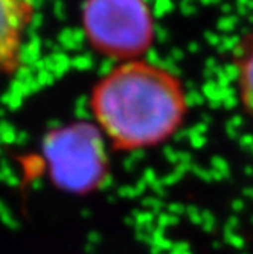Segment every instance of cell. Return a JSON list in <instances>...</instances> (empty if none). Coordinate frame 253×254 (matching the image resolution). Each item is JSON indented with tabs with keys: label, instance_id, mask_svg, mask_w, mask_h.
<instances>
[{
	"label": "cell",
	"instance_id": "1",
	"mask_svg": "<svg viewBox=\"0 0 253 254\" xmlns=\"http://www.w3.org/2000/svg\"><path fill=\"white\" fill-rule=\"evenodd\" d=\"M88 107L111 149L134 152L171 140L186 121L189 102L185 85L169 68L133 60L95 82Z\"/></svg>",
	"mask_w": 253,
	"mask_h": 254
},
{
	"label": "cell",
	"instance_id": "2",
	"mask_svg": "<svg viewBox=\"0 0 253 254\" xmlns=\"http://www.w3.org/2000/svg\"><path fill=\"white\" fill-rule=\"evenodd\" d=\"M43 166L57 189L78 196L95 193L110 177L107 142L95 124L55 128L43 138Z\"/></svg>",
	"mask_w": 253,
	"mask_h": 254
},
{
	"label": "cell",
	"instance_id": "3",
	"mask_svg": "<svg viewBox=\"0 0 253 254\" xmlns=\"http://www.w3.org/2000/svg\"><path fill=\"white\" fill-rule=\"evenodd\" d=\"M81 25L91 49L119 63L144 57L156 37L147 0H85Z\"/></svg>",
	"mask_w": 253,
	"mask_h": 254
},
{
	"label": "cell",
	"instance_id": "4",
	"mask_svg": "<svg viewBox=\"0 0 253 254\" xmlns=\"http://www.w3.org/2000/svg\"><path fill=\"white\" fill-rule=\"evenodd\" d=\"M34 15V0H0V76L20 68Z\"/></svg>",
	"mask_w": 253,
	"mask_h": 254
},
{
	"label": "cell",
	"instance_id": "5",
	"mask_svg": "<svg viewBox=\"0 0 253 254\" xmlns=\"http://www.w3.org/2000/svg\"><path fill=\"white\" fill-rule=\"evenodd\" d=\"M232 64L240 102L246 114L253 121V28L237 43Z\"/></svg>",
	"mask_w": 253,
	"mask_h": 254
}]
</instances>
